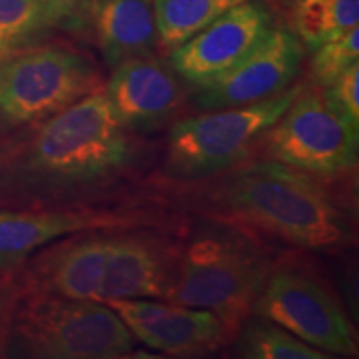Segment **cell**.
<instances>
[{"label":"cell","mask_w":359,"mask_h":359,"mask_svg":"<svg viewBox=\"0 0 359 359\" xmlns=\"http://www.w3.org/2000/svg\"><path fill=\"white\" fill-rule=\"evenodd\" d=\"M103 90L0 143V208H75L140 172L145 150Z\"/></svg>","instance_id":"cell-1"},{"label":"cell","mask_w":359,"mask_h":359,"mask_svg":"<svg viewBox=\"0 0 359 359\" xmlns=\"http://www.w3.org/2000/svg\"><path fill=\"white\" fill-rule=\"evenodd\" d=\"M206 180L190 193L215 222L321 253L349 248L356 240L351 215L311 173L266 158Z\"/></svg>","instance_id":"cell-2"},{"label":"cell","mask_w":359,"mask_h":359,"mask_svg":"<svg viewBox=\"0 0 359 359\" xmlns=\"http://www.w3.org/2000/svg\"><path fill=\"white\" fill-rule=\"evenodd\" d=\"M273 266L248 231L212 219L175 250L167 302L208 309L235 338Z\"/></svg>","instance_id":"cell-3"},{"label":"cell","mask_w":359,"mask_h":359,"mask_svg":"<svg viewBox=\"0 0 359 359\" xmlns=\"http://www.w3.org/2000/svg\"><path fill=\"white\" fill-rule=\"evenodd\" d=\"M133 349V334L105 303L22 293L7 358L118 359Z\"/></svg>","instance_id":"cell-4"},{"label":"cell","mask_w":359,"mask_h":359,"mask_svg":"<svg viewBox=\"0 0 359 359\" xmlns=\"http://www.w3.org/2000/svg\"><path fill=\"white\" fill-rule=\"evenodd\" d=\"M98 67L74 48H17L0 58V143L103 90Z\"/></svg>","instance_id":"cell-5"},{"label":"cell","mask_w":359,"mask_h":359,"mask_svg":"<svg viewBox=\"0 0 359 359\" xmlns=\"http://www.w3.org/2000/svg\"><path fill=\"white\" fill-rule=\"evenodd\" d=\"M304 85L291 83L278 95L251 105L203 110L177 120L168 133L165 175L175 182H203L240 165Z\"/></svg>","instance_id":"cell-6"},{"label":"cell","mask_w":359,"mask_h":359,"mask_svg":"<svg viewBox=\"0 0 359 359\" xmlns=\"http://www.w3.org/2000/svg\"><path fill=\"white\" fill-rule=\"evenodd\" d=\"M263 140L266 158L316 177H334L358 167L359 123L316 85H304Z\"/></svg>","instance_id":"cell-7"},{"label":"cell","mask_w":359,"mask_h":359,"mask_svg":"<svg viewBox=\"0 0 359 359\" xmlns=\"http://www.w3.org/2000/svg\"><path fill=\"white\" fill-rule=\"evenodd\" d=\"M251 314L276 323L330 356L358 354L356 334L346 314L325 286L302 269L275 264Z\"/></svg>","instance_id":"cell-8"},{"label":"cell","mask_w":359,"mask_h":359,"mask_svg":"<svg viewBox=\"0 0 359 359\" xmlns=\"http://www.w3.org/2000/svg\"><path fill=\"white\" fill-rule=\"evenodd\" d=\"M155 213L135 208H0V273H15L43 246L82 231L151 228Z\"/></svg>","instance_id":"cell-9"},{"label":"cell","mask_w":359,"mask_h":359,"mask_svg":"<svg viewBox=\"0 0 359 359\" xmlns=\"http://www.w3.org/2000/svg\"><path fill=\"white\" fill-rule=\"evenodd\" d=\"M271 29V13L245 0L170 52V65L183 82L206 87L235 69Z\"/></svg>","instance_id":"cell-10"},{"label":"cell","mask_w":359,"mask_h":359,"mask_svg":"<svg viewBox=\"0 0 359 359\" xmlns=\"http://www.w3.org/2000/svg\"><path fill=\"white\" fill-rule=\"evenodd\" d=\"M135 339L172 356H203L233 339L212 311L160 299H107Z\"/></svg>","instance_id":"cell-11"},{"label":"cell","mask_w":359,"mask_h":359,"mask_svg":"<svg viewBox=\"0 0 359 359\" xmlns=\"http://www.w3.org/2000/svg\"><path fill=\"white\" fill-rule=\"evenodd\" d=\"M303 62V43L294 32L271 29L248 57L223 77L198 88L200 110L251 105L275 97L294 83Z\"/></svg>","instance_id":"cell-12"},{"label":"cell","mask_w":359,"mask_h":359,"mask_svg":"<svg viewBox=\"0 0 359 359\" xmlns=\"http://www.w3.org/2000/svg\"><path fill=\"white\" fill-rule=\"evenodd\" d=\"M111 231H82L34 253L17 269L22 293L98 302Z\"/></svg>","instance_id":"cell-13"},{"label":"cell","mask_w":359,"mask_h":359,"mask_svg":"<svg viewBox=\"0 0 359 359\" xmlns=\"http://www.w3.org/2000/svg\"><path fill=\"white\" fill-rule=\"evenodd\" d=\"M103 93L118 122L133 133L165 127L185 102L180 75L154 55L132 58L114 69Z\"/></svg>","instance_id":"cell-14"},{"label":"cell","mask_w":359,"mask_h":359,"mask_svg":"<svg viewBox=\"0 0 359 359\" xmlns=\"http://www.w3.org/2000/svg\"><path fill=\"white\" fill-rule=\"evenodd\" d=\"M175 250L150 228L110 233L98 302L107 299H167Z\"/></svg>","instance_id":"cell-15"},{"label":"cell","mask_w":359,"mask_h":359,"mask_svg":"<svg viewBox=\"0 0 359 359\" xmlns=\"http://www.w3.org/2000/svg\"><path fill=\"white\" fill-rule=\"evenodd\" d=\"M82 19L110 69L154 55L158 45L154 0H87L75 22Z\"/></svg>","instance_id":"cell-16"},{"label":"cell","mask_w":359,"mask_h":359,"mask_svg":"<svg viewBox=\"0 0 359 359\" xmlns=\"http://www.w3.org/2000/svg\"><path fill=\"white\" fill-rule=\"evenodd\" d=\"M245 0H154L158 45L175 50Z\"/></svg>","instance_id":"cell-17"},{"label":"cell","mask_w":359,"mask_h":359,"mask_svg":"<svg viewBox=\"0 0 359 359\" xmlns=\"http://www.w3.org/2000/svg\"><path fill=\"white\" fill-rule=\"evenodd\" d=\"M291 20L296 37L314 50L359 27V0H293Z\"/></svg>","instance_id":"cell-18"},{"label":"cell","mask_w":359,"mask_h":359,"mask_svg":"<svg viewBox=\"0 0 359 359\" xmlns=\"http://www.w3.org/2000/svg\"><path fill=\"white\" fill-rule=\"evenodd\" d=\"M236 356L246 359H326L327 353L309 346L285 327L250 314L236 331Z\"/></svg>","instance_id":"cell-19"},{"label":"cell","mask_w":359,"mask_h":359,"mask_svg":"<svg viewBox=\"0 0 359 359\" xmlns=\"http://www.w3.org/2000/svg\"><path fill=\"white\" fill-rule=\"evenodd\" d=\"M309 74L316 87L326 88L336 82L349 67L359 64V27L338 39L327 40L313 50Z\"/></svg>","instance_id":"cell-20"},{"label":"cell","mask_w":359,"mask_h":359,"mask_svg":"<svg viewBox=\"0 0 359 359\" xmlns=\"http://www.w3.org/2000/svg\"><path fill=\"white\" fill-rule=\"evenodd\" d=\"M42 0H0V57L39 34Z\"/></svg>","instance_id":"cell-21"},{"label":"cell","mask_w":359,"mask_h":359,"mask_svg":"<svg viewBox=\"0 0 359 359\" xmlns=\"http://www.w3.org/2000/svg\"><path fill=\"white\" fill-rule=\"evenodd\" d=\"M22 296L15 273H0V358H7L12 321Z\"/></svg>","instance_id":"cell-22"},{"label":"cell","mask_w":359,"mask_h":359,"mask_svg":"<svg viewBox=\"0 0 359 359\" xmlns=\"http://www.w3.org/2000/svg\"><path fill=\"white\" fill-rule=\"evenodd\" d=\"M325 92L338 109L359 123V64L349 67Z\"/></svg>","instance_id":"cell-23"},{"label":"cell","mask_w":359,"mask_h":359,"mask_svg":"<svg viewBox=\"0 0 359 359\" xmlns=\"http://www.w3.org/2000/svg\"><path fill=\"white\" fill-rule=\"evenodd\" d=\"M87 0H42L39 32L52 29V27L72 25L77 20Z\"/></svg>","instance_id":"cell-24"},{"label":"cell","mask_w":359,"mask_h":359,"mask_svg":"<svg viewBox=\"0 0 359 359\" xmlns=\"http://www.w3.org/2000/svg\"><path fill=\"white\" fill-rule=\"evenodd\" d=\"M0 58H2V57H0Z\"/></svg>","instance_id":"cell-25"}]
</instances>
